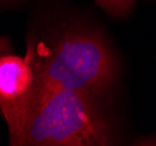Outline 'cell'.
I'll list each match as a JSON object with an SVG mask.
<instances>
[{"instance_id":"1","label":"cell","mask_w":156,"mask_h":146,"mask_svg":"<svg viewBox=\"0 0 156 146\" xmlns=\"http://www.w3.org/2000/svg\"><path fill=\"white\" fill-rule=\"evenodd\" d=\"M90 96L71 90L34 91L16 146L108 145V126Z\"/></svg>"},{"instance_id":"2","label":"cell","mask_w":156,"mask_h":146,"mask_svg":"<svg viewBox=\"0 0 156 146\" xmlns=\"http://www.w3.org/2000/svg\"><path fill=\"white\" fill-rule=\"evenodd\" d=\"M34 91L71 90L92 95L114 80V59L104 41L90 33L62 36L49 52H33Z\"/></svg>"},{"instance_id":"3","label":"cell","mask_w":156,"mask_h":146,"mask_svg":"<svg viewBox=\"0 0 156 146\" xmlns=\"http://www.w3.org/2000/svg\"><path fill=\"white\" fill-rule=\"evenodd\" d=\"M33 50L25 57L0 53V111L6 120L11 145L16 146L34 93Z\"/></svg>"},{"instance_id":"4","label":"cell","mask_w":156,"mask_h":146,"mask_svg":"<svg viewBox=\"0 0 156 146\" xmlns=\"http://www.w3.org/2000/svg\"><path fill=\"white\" fill-rule=\"evenodd\" d=\"M96 2L108 13L124 15L130 11L134 0H96Z\"/></svg>"},{"instance_id":"5","label":"cell","mask_w":156,"mask_h":146,"mask_svg":"<svg viewBox=\"0 0 156 146\" xmlns=\"http://www.w3.org/2000/svg\"><path fill=\"white\" fill-rule=\"evenodd\" d=\"M2 48H4V41H2V40H1V39H0V53L2 52V50H1Z\"/></svg>"}]
</instances>
